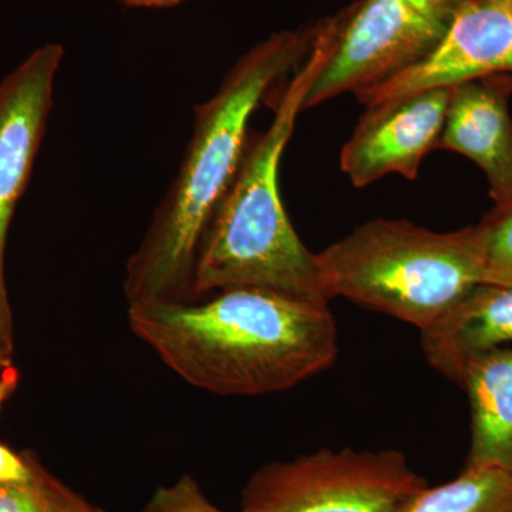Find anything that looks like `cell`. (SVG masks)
I'll list each match as a JSON object with an SVG mask.
<instances>
[{
    "instance_id": "1",
    "label": "cell",
    "mask_w": 512,
    "mask_h": 512,
    "mask_svg": "<svg viewBox=\"0 0 512 512\" xmlns=\"http://www.w3.org/2000/svg\"><path fill=\"white\" fill-rule=\"evenodd\" d=\"M127 318L131 332L171 372L218 396L285 392L329 369L338 356L329 303L265 289L128 306Z\"/></svg>"
},
{
    "instance_id": "2",
    "label": "cell",
    "mask_w": 512,
    "mask_h": 512,
    "mask_svg": "<svg viewBox=\"0 0 512 512\" xmlns=\"http://www.w3.org/2000/svg\"><path fill=\"white\" fill-rule=\"evenodd\" d=\"M316 26L274 33L252 47L198 104L173 183L126 265L128 306L187 302L202 238L244 156L249 121L262 100L299 69Z\"/></svg>"
},
{
    "instance_id": "3",
    "label": "cell",
    "mask_w": 512,
    "mask_h": 512,
    "mask_svg": "<svg viewBox=\"0 0 512 512\" xmlns=\"http://www.w3.org/2000/svg\"><path fill=\"white\" fill-rule=\"evenodd\" d=\"M328 52V30L320 22L308 56L279 92L271 124L249 134L237 174L202 238L190 301L224 289L256 288L330 302L318 254L296 234L279 191L281 158Z\"/></svg>"
},
{
    "instance_id": "4",
    "label": "cell",
    "mask_w": 512,
    "mask_h": 512,
    "mask_svg": "<svg viewBox=\"0 0 512 512\" xmlns=\"http://www.w3.org/2000/svg\"><path fill=\"white\" fill-rule=\"evenodd\" d=\"M485 244L484 222L433 232L412 222L373 220L318 258L330 301L343 296L427 333L484 284Z\"/></svg>"
},
{
    "instance_id": "5",
    "label": "cell",
    "mask_w": 512,
    "mask_h": 512,
    "mask_svg": "<svg viewBox=\"0 0 512 512\" xmlns=\"http://www.w3.org/2000/svg\"><path fill=\"white\" fill-rule=\"evenodd\" d=\"M461 0H357L326 20L329 52L303 110L404 72L446 35Z\"/></svg>"
},
{
    "instance_id": "6",
    "label": "cell",
    "mask_w": 512,
    "mask_h": 512,
    "mask_svg": "<svg viewBox=\"0 0 512 512\" xmlns=\"http://www.w3.org/2000/svg\"><path fill=\"white\" fill-rule=\"evenodd\" d=\"M426 487L400 451L323 448L256 470L238 512H396Z\"/></svg>"
},
{
    "instance_id": "7",
    "label": "cell",
    "mask_w": 512,
    "mask_h": 512,
    "mask_svg": "<svg viewBox=\"0 0 512 512\" xmlns=\"http://www.w3.org/2000/svg\"><path fill=\"white\" fill-rule=\"evenodd\" d=\"M64 49L46 43L0 82V342L13 349V319L5 278L10 222L25 194L53 107Z\"/></svg>"
},
{
    "instance_id": "8",
    "label": "cell",
    "mask_w": 512,
    "mask_h": 512,
    "mask_svg": "<svg viewBox=\"0 0 512 512\" xmlns=\"http://www.w3.org/2000/svg\"><path fill=\"white\" fill-rule=\"evenodd\" d=\"M490 77L512 80V0H461L446 35L430 55L355 94L369 107Z\"/></svg>"
},
{
    "instance_id": "9",
    "label": "cell",
    "mask_w": 512,
    "mask_h": 512,
    "mask_svg": "<svg viewBox=\"0 0 512 512\" xmlns=\"http://www.w3.org/2000/svg\"><path fill=\"white\" fill-rule=\"evenodd\" d=\"M451 87L423 90L367 107L340 154L357 188L400 174L416 180L424 157L439 148Z\"/></svg>"
},
{
    "instance_id": "10",
    "label": "cell",
    "mask_w": 512,
    "mask_h": 512,
    "mask_svg": "<svg viewBox=\"0 0 512 512\" xmlns=\"http://www.w3.org/2000/svg\"><path fill=\"white\" fill-rule=\"evenodd\" d=\"M512 80H473L451 87L439 148L463 154L487 175L497 210L512 207Z\"/></svg>"
},
{
    "instance_id": "11",
    "label": "cell",
    "mask_w": 512,
    "mask_h": 512,
    "mask_svg": "<svg viewBox=\"0 0 512 512\" xmlns=\"http://www.w3.org/2000/svg\"><path fill=\"white\" fill-rule=\"evenodd\" d=\"M512 342V286L478 285L443 323L421 333L424 356L457 382L473 357Z\"/></svg>"
},
{
    "instance_id": "12",
    "label": "cell",
    "mask_w": 512,
    "mask_h": 512,
    "mask_svg": "<svg viewBox=\"0 0 512 512\" xmlns=\"http://www.w3.org/2000/svg\"><path fill=\"white\" fill-rule=\"evenodd\" d=\"M471 409L466 466L512 471V349H494L468 360L457 382Z\"/></svg>"
},
{
    "instance_id": "13",
    "label": "cell",
    "mask_w": 512,
    "mask_h": 512,
    "mask_svg": "<svg viewBox=\"0 0 512 512\" xmlns=\"http://www.w3.org/2000/svg\"><path fill=\"white\" fill-rule=\"evenodd\" d=\"M396 512H512V471L466 466L456 480L423 488Z\"/></svg>"
},
{
    "instance_id": "14",
    "label": "cell",
    "mask_w": 512,
    "mask_h": 512,
    "mask_svg": "<svg viewBox=\"0 0 512 512\" xmlns=\"http://www.w3.org/2000/svg\"><path fill=\"white\" fill-rule=\"evenodd\" d=\"M0 512H106L33 460L32 476L0 485Z\"/></svg>"
},
{
    "instance_id": "15",
    "label": "cell",
    "mask_w": 512,
    "mask_h": 512,
    "mask_svg": "<svg viewBox=\"0 0 512 512\" xmlns=\"http://www.w3.org/2000/svg\"><path fill=\"white\" fill-rule=\"evenodd\" d=\"M483 222L487 228L484 284L512 286V207L495 208Z\"/></svg>"
},
{
    "instance_id": "16",
    "label": "cell",
    "mask_w": 512,
    "mask_h": 512,
    "mask_svg": "<svg viewBox=\"0 0 512 512\" xmlns=\"http://www.w3.org/2000/svg\"><path fill=\"white\" fill-rule=\"evenodd\" d=\"M143 512H227L217 507L191 476L161 485L144 505Z\"/></svg>"
},
{
    "instance_id": "17",
    "label": "cell",
    "mask_w": 512,
    "mask_h": 512,
    "mask_svg": "<svg viewBox=\"0 0 512 512\" xmlns=\"http://www.w3.org/2000/svg\"><path fill=\"white\" fill-rule=\"evenodd\" d=\"M32 454H19L0 443V485L19 484L32 476Z\"/></svg>"
},
{
    "instance_id": "18",
    "label": "cell",
    "mask_w": 512,
    "mask_h": 512,
    "mask_svg": "<svg viewBox=\"0 0 512 512\" xmlns=\"http://www.w3.org/2000/svg\"><path fill=\"white\" fill-rule=\"evenodd\" d=\"M127 8L137 9H168L183 5L188 0H117Z\"/></svg>"
},
{
    "instance_id": "19",
    "label": "cell",
    "mask_w": 512,
    "mask_h": 512,
    "mask_svg": "<svg viewBox=\"0 0 512 512\" xmlns=\"http://www.w3.org/2000/svg\"><path fill=\"white\" fill-rule=\"evenodd\" d=\"M16 386H18V373L8 367L3 372L2 377H0V407H2V404L5 403L10 394L13 393Z\"/></svg>"
},
{
    "instance_id": "20",
    "label": "cell",
    "mask_w": 512,
    "mask_h": 512,
    "mask_svg": "<svg viewBox=\"0 0 512 512\" xmlns=\"http://www.w3.org/2000/svg\"><path fill=\"white\" fill-rule=\"evenodd\" d=\"M10 353H12V350H9L0 342V369H2V367H9Z\"/></svg>"
}]
</instances>
